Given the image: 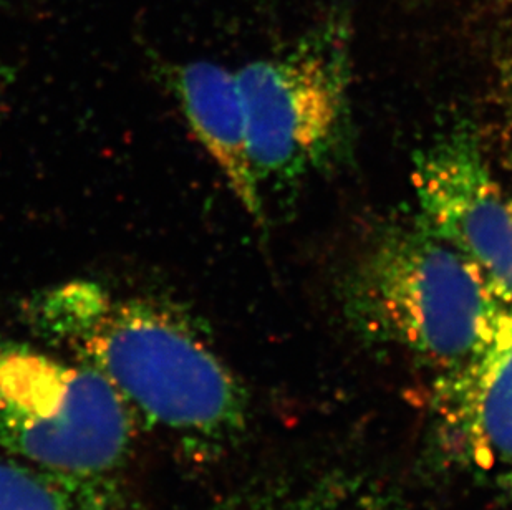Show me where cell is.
Returning <instances> with one entry per match:
<instances>
[{
    "label": "cell",
    "mask_w": 512,
    "mask_h": 510,
    "mask_svg": "<svg viewBox=\"0 0 512 510\" xmlns=\"http://www.w3.org/2000/svg\"><path fill=\"white\" fill-rule=\"evenodd\" d=\"M27 318L47 342L98 371L135 418L204 449L234 438L244 391L196 323L176 305L115 297L77 280L35 295Z\"/></svg>",
    "instance_id": "1"
},
{
    "label": "cell",
    "mask_w": 512,
    "mask_h": 510,
    "mask_svg": "<svg viewBox=\"0 0 512 510\" xmlns=\"http://www.w3.org/2000/svg\"><path fill=\"white\" fill-rule=\"evenodd\" d=\"M347 295L363 320L453 373L478 357L506 305L483 272L423 222L383 234Z\"/></svg>",
    "instance_id": "2"
},
{
    "label": "cell",
    "mask_w": 512,
    "mask_h": 510,
    "mask_svg": "<svg viewBox=\"0 0 512 510\" xmlns=\"http://www.w3.org/2000/svg\"><path fill=\"white\" fill-rule=\"evenodd\" d=\"M247 138L264 188H297L339 163L352 140L347 25L325 22L236 72Z\"/></svg>",
    "instance_id": "3"
},
{
    "label": "cell",
    "mask_w": 512,
    "mask_h": 510,
    "mask_svg": "<svg viewBox=\"0 0 512 510\" xmlns=\"http://www.w3.org/2000/svg\"><path fill=\"white\" fill-rule=\"evenodd\" d=\"M135 414L98 371L0 337V453L45 471L110 477Z\"/></svg>",
    "instance_id": "4"
},
{
    "label": "cell",
    "mask_w": 512,
    "mask_h": 510,
    "mask_svg": "<svg viewBox=\"0 0 512 510\" xmlns=\"http://www.w3.org/2000/svg\"><path fill=\"white\" fill-rule=\"evenodd\" d=\"M413 188L421 222L463 252L512 305V198L468 135L421 151Z\"/></svg>",
    "instance_id": "5"
},
{
    "label": "cell",
    "mask_w": 512,
    "mask_h": 510,
    "mask_svg": "<svg viewBox=\"0 0 512 510\" xmlns=\"http://www.w3.org/2000/svg\"><path fill=\"white\" fill-rule=\"evenodd\" d=\"M171 82L189 126L218 164L237 203L257 226L266 227V201L252 164L236 73L218 63L191 62L178 68Z\"/></svg>",
    "instance_id": "6"
},
{
    "label": "cell",
    "mask_w": 512,
    "mask_h": 510,
    "mask_svg": "<svg viewBox=\"0 0 512 510\" xmlns=\"http://www.w3.org/2000/svg\"><path fill=\"white\" fill-rule=\"evenodd\" d=\"M456 413L474 453L512 467V305H504L488 343L455 373Z\"/></svg>",
    "instance_id": "7"
},
{
    "label": "cell",
    "mask_w": 512,
    "mask_h": 510,
    "mask_svg": "<svg viewBox=\"0 0 512 510\" xmlns=\"http://www.w3.org/2000/svg\"><path fill=\"white\" fill-rule=\"evenodd\" d=\"M108 479L45 471L0 453V510H133Z\"/></svg>",
    "instance_id": "8"
},
{
    "label": "cell",
    "mask_w": 512,
    "mask_h": 510,
    "mask_svg": "<svg viewBox=\"0 0 512 510\" xmlns=\"http://www.w3.org/2000/svg\"><path fill=\"white\" fill-rule=\"evenodd\" d=\"M4 75H5V67H4V63H2V58H0V82H2V80H4Z\"/></svg>",
    "instance_id": "9"
},
{
    "label": "cell",
    "mask_w": 512,
    "mask_h": 510,
    "mask_svg": "<svg viewBox=\"0 0 512 510\" xmlns=\"http://www.w3.org/2000/svg\"><path fill=\"white\" fill-rule=\"evenodd\" d=\"M226 510H257V509H226ZM295 510H299V509H295Z\"/></svg>",
    "instance_id": "10"
},
{
    "label": "cell",
    "mask_w": 512,
    "mask_h": 510,
    "mask_svg": "<svg viewBox=\"0 0 512 510\" xmlns=\"http://www.w3.org/2000/svg\"><path fill=\"white\" fill-rule=\"evenodd\" d=\"M7 0H0V5H4Z\"/></svg>",
    "instance_id": "11"
}]
</instances>
